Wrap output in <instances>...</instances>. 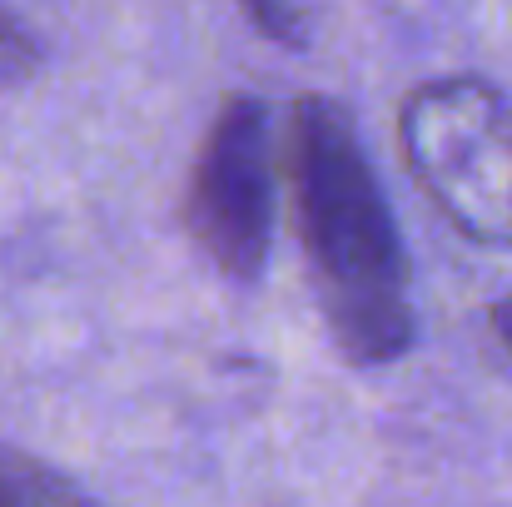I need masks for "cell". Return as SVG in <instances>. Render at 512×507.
I'll use <instances>...</instances> for the list:
<instances>
[{"label":"cell","mask_w":512,"mask_h":507,"mask_svg":"<svg viewBox=\"0 0 512 507\" xmlns=\"http://www.w3.org/2000/svg\"><path fill=\"white\" fill-rule=\"evenodd\" d=\"M284 179L324 324L348 363H393L413 348V269L393 204L368 165L353 115L304 95L284 130Z\"/></svg>","instance_id":"1"},{"label":"cell","mask_w":512,"mask_h":507,"mask_svg":"<svg viewBox=\"0 0 512 507\" xmlns=\"http://www.w3.org/2000/svg\"><path fill=\"white\" fill-rule=\"evenodd\" d=\"M398 150L458 234L512 244V105L498 85L423 80L398 105Z\"/></svg>","instance_id":"2"},{"label":"cell","mask_w":512,"mask_h":507,"mask_svg":"<svg viewBox=\"0 0 512 507\" xmlns=\"http://www.w3.org/2000/svg\"><path fill=\"white\" fill-rule=\"evenodd\" d=\"M184 224L229 279L264 274L274 239V150L259 95H229L214 110L184 184Z\"/></svg>","instance_id":"3"},{"label":"cell","mask_w":512,"mask_h":507,"mask_svg":"<svg viewBox=\"0 0 512 507\" xmlns=\"http://www.w3.org/2000/svg\"><path fill=\"white\" fill-rule=\"evenodd\" d=\"M0 507H100L90 493H80L65 473L45 468L30 453L0 448Z\"/></svg>","instance_id":"4"},{"label":"cell","mask_w":512,"mask_h":507,"mask_svg":"<svg viewBox=\"0 0 512 507\" xmlns=\"http://www.w3.org/2000/svg\"><path fill=\"white\" fill-rule=\"evenodd\" d=\"M239 10H244V20H249L264 40H274V45H284V50H304L309 20H304L299 0H239Z\"/></svg>","instance_id":"5"},{"label":"cell","mask_w":512,"mask_h":507,"mask_svg":"<svg viewBox=\"0 0 512 507\" xmlns=\"http://www.w3.org/2000/svg\"><path fill=\"white\" fill-rule=\"evenodd\" d=\"M40 70V45L35 35L25 30V20L0 5V85H15V80H30Z\"/></svg>","instance_id":"6"},{"label":"cell","mask_w":512,"mask_h":507,"mask_svg":"<svg viewBox=\"0 0 512 507\" xmlns=\"http://www.w3.org/2000/svg\"><path fill=\"white\" fill-rule=\"evenodd\" d=\"M488 329H493V338L512 353V299H503V304H493V309H488Z\"/></svg>","instance_id":"7"}]
</instances>
